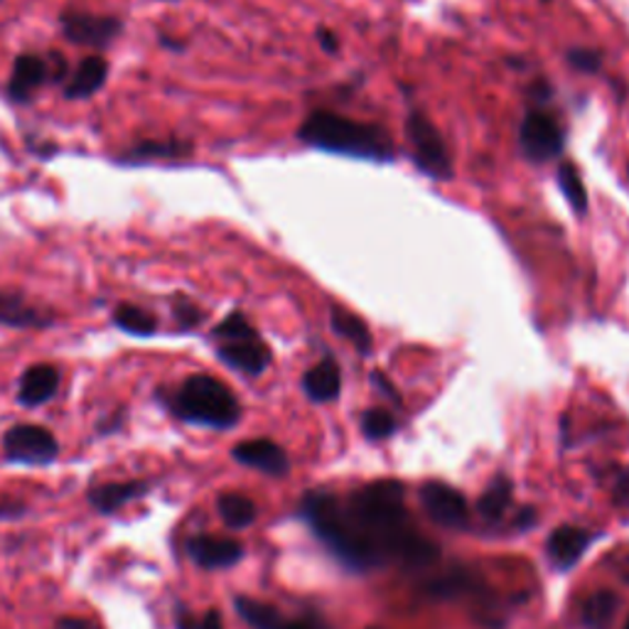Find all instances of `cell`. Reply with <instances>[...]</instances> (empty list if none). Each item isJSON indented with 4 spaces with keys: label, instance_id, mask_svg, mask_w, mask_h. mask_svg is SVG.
<instances>
[{
    "label": "cell",
    "instance_id": "cell-25",
    "mask_svg": "<svg viewBox=\"0 0 629 629\" xmlns=\"http://www.w3.org/2000/svg\"><path fill=\"white\" fill-rule=\"evenodd\" d=\"M558 185H560V192L566 195V200L570 202V207L576 209L578 214H585V209H588V190H585V185L580 180V172L576 170V165H573V163H560Z\"/></svg>",
    "mask_w": 629,
    "mask_h": 629
},
{
    "label": "cell",
    "instance_id": "cell-12",
    "mask_svg": "<svg viewBox=\"0 0 629 629\" xmlns=\"http://www.w3.org/2000/svg\"><path fill=\"white\" fill-rule=\"evenodd\" d=\"M150 492L148 480H128V482H102L92 484L86 492V502L92 504V510L98 514H116L128 506L130 502L143 500Z\"/></svg>",
    "mask_w": 629,
    "mask_h": 629
},
{
    "label": "cell",
    "instance_id": "cell-36",
    "mask_svg": "<svg viewBox=\"0 0 629 629\" xmlns=\"http://www.w3.org/2000/svg\"><path fill=\"white\" fill-rule=\"evenodd\" d=\"M317 40H319V45H323L325 52H337V48H339V40L333 35V32L325 30V28L317 30Z\"/></svg>",
    "mask_w": 629,
    "mask_h": 629
},
{
    "label": "cell",
    "instance_id": "cell-34",
    "mask_svg": "<svg viewBox=\"0 0 629 629\" xmlns=\"http://www.w3.org/2000/svg\"><path fill=\"white\" fill-rule=\"evenodd\" d=\"M279 629H323V625L313 620V617H305V620H285L283 617V622L279 625Z\"/></svg>",
    "mask_w": 629,
    "mask_h": 629
},
{
    "label": "cell",
    "instance_id": "cell-35",
    "mask_svg": "<svg viewBox=\"0 0 629 629\" xmlns=\"http://www.w3.org/2000/svg\"><path fill=\"white\" fill-rule=\"evenodd\" d=\"M195 629H224L222 625V615H219L217 610H209L200 622H197Z\"/></svg>",
    "mask_w": 629,
    "mask_h": 629
},
{
    "label": "cell",
    "instance_id": "cell-32",
    "mask_svg": "<svg viewBox=\"0 0 629 629\" xmlns=\"http://www.w3.org/2000/svg\"><path fill=\"white\" fill-rule=\"evenodd\" d=\"M54 629H102L92 620H84V617H62V620L54 625Z\"/></svg>",
    "mask_w": 629,
    "mask_h": 629
},
{
    "label": "cell",
    "instance_id": "cell-30",
    "mask_svg": "<svg viewBox=\"0 0 629 629\" xmlns=\"http://www.w3.org/2000/svg\"><path fill=\"white\" fill-rule=\"evenodd\" d=\"M172 313H175V319H178V325L182 329H190V327H197L205 319V313L197 307L195 303H187V301H180V303H175L172 305Z\"/></svg>",
    "mask_w": 629,
    "mask_h": 629
},
{
    "label": "cell",
    "instance_id": "cell-3",
    "mask_svg": "<svg viewBox=\"0 0 629 629\" xmlns=\"http://www.w3.org/2000/svg\"><path fill=\"white\" fill-rule=\"evenodd\" d=\"M168 411L190 426L229 430L241 421V403L224 381L209 374H192L178 389L163 394Z\"/></svg>",
    "mask_w": 629,
    "mask_h": 629
},
{
    "label": "cell",
    "instance_id": "cell-9",
    "mask_svg": "<svg viewBox=\"0 0 629 629\" xmlns=\"http://www.w3.org/2000/svg\"><path fill=\"white\" fill-rule=\"evenodd\" d=\"M421 502L426 506L428 516L433 518L438 526L445 528H465L470 522L468 502L458 490L443 482H426L421 488Z\"/></svg>",
    "mask_w": 629,
    "mask_h": 629
},
{
    "label": "cell",
    "instance_id": "cell-17",
    "mask_svg": "<svg viewBox=\"0 0 629 629\" xmlns=\"http://www.w3.org/2000/svg\"><path fill=\"white\" fill-rule=\"evenodd\" d=\"M108 80V62L98 54H92L80 62V67L72 72V76L64 84V96L72 98H92L94 94H98L104 90V84Z\"/></svg>",
    "mask_w": 629,
    "mask_h": 629
},
{
    "label": "cell",
    "instance_id": "cell-24",
    "mask_svg": "<svg viewBox=\"0 0 629 629\" xmlns=\"http://www.w3.org/2000/svg\"><path fill=\"white\" fill-rule=\"evenodd\" d=\"M234 607L241 615V620L251 625L253 629H279V625L283 622V615L275 610V607L253 598H244V595L234 600Z\"/></svg>",
    "mask_w": 629,
    "mask_h": 629
},
{
    "label": "cell",
    "instance_id": "cell-26",
    "mask_svg": "<svg viewBox=\"0 0 629 629\" xmlns=\"http://www.w3.org/2000/svg\"><path fill=\"white\" fill-rule=\"evenodd\" d=\"M192 150L190 143H185L180 138L170 140H143L134 148L136 160H156V158H180L187 156Z\"/></svg>",
    "mask_w": 629,
    "mask_h": 629
},
{
    "label": "cell",
    "instance_id": "cell-4",
    "mask_svg": "<svg viewBox=\"0 0 629 629\" xmlns=\"http://www.w3.org/2000/svg\"><path fill=\"white\" fill-rule=\"evenodd\" d=\"M3 458L15 465H50L60 458V443L52 430L38 423H18L6 430Z\"/></svg>",
    "mask_w": 629,
    "mask_h": 629
},
{
    "label": "cell",
    "instance_id": "cell-6",
    "mask_svg": "<svg viewBox=\"0 0 629 629\" xmlns=\"http://www.w3.org/2000/svg\"><path fill=\"white\" fill-rule=\"evenodd\" d=\"M518 146L532 163H548L560 156L563 146H566V136H563L556 116L534 108V112L524 116L522 128H518Z\"/></svg>",
    "mask_w": 629,
    "mask_h": 629
},
{
    "label": "cell",
    "instance_id": "cell-2",
    "mask_svg": "<svg viewBox=\"0 0 629 629\" xmlns=\"http://www.w3.org/2000/svg\"><path fill=\"white\" fill-rule=\"evenodd\" d=\"M303 143L319 150L337 153V156L367 158V160H394V140L381 126L361 124L333 112H313L297 130Z\"/></svg>",
    "mask_w": 629,
    "mask_h": 629
},
{
    "label": "cell",
    "instance_id": "cell-1",
    "mask_svg": "<svg viewBox=\"0 0 629 629\" xmlns=\"http://www.w3.org/2000/svg\"><path fill=\"white\" fill-rule=\"evenodd\" d=\"M406 488L379 480L352 492L345 502L329 492L305 494L301 514L342 566L357 573L401 563L426 568L438 560V546L418 534L403 502Z\"/></svg>",
    "mask_w": 629,
    "mask_h": 629
},
{
    "label": "cell",
    "instance_id": "cell-21",
    "mask_svg": "<svg viewBox=\"0 0 629 629\" xmlns=\"http://www.w3.org/2000/svg\"><path fill=\"white\" fill-rule=\"evenodd\" d=\"M114 325L118 329H124L126 335L134 337H150L158 333V317L153 315L150 311L134 303H120L114 307Z\"/></svg>",
    "mask_w": 629,
    "mask_h": 629
},
{
    "label": "cell",
    "instance_id": "cell-18",
    "mask_svg": "<svg viewBox=\"0 0 629 629\" xmlns=\"http://www.w3.org/2000/svg\"><path fill=\"white\" fill-rule=\"evenodd\" d=\"M342 389V374L335 359H323L315 364L313 369L305 371L303 377V391L307 394V399L315 403H327L335 401Z\"/></svg>",
    "mask_w": 629,
    "mask_h": 629
},
{
    "label": "cell",
    "instance_id": "cell-38",
    "mask_svg": "<svg viewBox=\"0 0 629 629\" xmlns=\"http://www.w3.org/2000/svg\"><path fill=\"white\" fill-rule=\"evenodd\" d=\"M625 629H629V620H627V625H625Z\"/></svg>",
    "mask_w": 629,
    "mask_h": 629
},
{
    "label": "cell",
    "instance_id": "cell-29",
    "mask_svg": "<svg viewBox=\"0 0 629 629\" xmlns=\"http://www.w3.org/2000/svg\"><path fill=\"white\" fill-rule=\"evenodd\" d=\"M568 62L573 64V70L585 72V74H595V72H600V67H602V54L598 50L576 48V50H570Z\"/></svg>",
    "mask_w": 629,
    "mask_h": 629
},
{
    "label": "cell",
    "instance_id": "cell-8",
    "mask_svg": "<svg viewBox=\"0 0 629 629\" xmlns=\"http://www.w3.org/2000/svg\"><path fill=\"white\" fill-rule=\"evenodd\" d=\"M217 357L222 359L227 367L247 374V377H259V374L269 369L271 349L259 333H251L244 337L219 342Z\"/></svg>",
    "mask_w": 629,
    "mask_h": 629
},
{
    "label": "cell",
    "instance_id": "cell-15",
    "mask_svg": "<svg viewBox=\"0 0 629 629\" xmlns=\"http://www.w3.org/2000/svg\"><path fill=\"white\" fill-rule=\"evenodd\" d=\"M595 536L578 526H558L546 541V554L556 570H570L583 558Z\"/></svg>",
    "mask_w": 629,
    "mask_h": 629
},
{
    "label": "cell",
    "instance_id": "cell-28",
    "mask_svg": "<svg viewBox=\"0 0 629 629\" xmlns=\"http://www.w3.org/2000/svg\"><path fill=\"white\" fill-rule=\"evenodd\" d=\"M251 333H256V329H253V325L249 323L247 315H244V313H231V315H227V317L222 319V323H219V325L214 327L212 337H214L217 342H222V339L244 337V335H251Z\"/></svg>",
    "mask_w": 629,
    "mask_h": 629
},
{
    "label": "cell",
    "instance_id": "cell-19",
    "mask_svg": "<svg viewBox=\"0 0 629 629\" xmlns=\"http://www.w3.org/2000/svg\"><path fill=\"white\" fill-rule=\"evenodd\" d=\"M217 512L222 516V522L241 532V528H249L256 522V504H253L247 494L239 492H224L217 496Z\"/></svg>",
    "mask_w": 629,
    "mask_h": 629
},
{
    "label": "cell",
    "instance_id": "cell-5",
    "mask_svg": "<svg viewBox=\"0 0 629 629\" xmlns=\"http://www.w3.org/2000/svg\"><path fill=\"white\" fill-rule=\"evenodd\" d=\"M408 140L413 146V160L418 170L430 175L436 180H448L452 175V160L443 136L438 134V128L430 124L423 114H411L406 120Z\"/></svg>",
    "mask_w": 629,
    "mask_h": 629
},
{
    "label": "cell",
    "instance_id": "cell-10",
    "mask_svg": "<svg viewBox=\"0 0 629 629\" xmlns=\"http://www.w3.org/2000/svg\"><path fill=\"white\" fill-rule=\"evenodd\" d=\"M187 556L205 570H224L244 558V546L237 538L197 534L187 538Z\"/></svg>",
    "mask_w": 629,
    "mask_h": 629
},
{
    "label": "cell",
    "instance_id": "cell-7",
    "mask_svg": "<svg viewBox=\"0 0 629 629\" xmlns=\"http://www.w3.org/2000/svg\"><path fill=\"white\" fill-rule=\"evenodd\" d=\"M62 32L64 38L74 45L104 50L120 35V20L114 15H96L86 13V10H64L62 18Z\"/></svg>",
    "mask_w": 629,
    "mask_h": 629
},
{
    "label": "cell",
    "instance_id": "cell-33",
    "mask_svg": "<svg viewBox=\"0 0 629 629\" xmlns=\"http://www.w3.org/2000/svg\"><path fill=\"white\" fill-rule=\"evenodd\" d=\"M615 500H617V504L625 506V510H629V470H625V474L620 478V482H617Z\"/></svg>",
    "mask_w": 629,
    "mask_h": 629
},
{
    "label": "cell",
    "instance_id": "cell-37",
    "mask_svg": "<svg viewBox=\"0 0 629 629\" xmlns=\"http://www.w3.org/2000/svg\"><path fill=\"white\" fill-rule=\"evenodd\" d=\"M371 381H374V384H377V386H379V389H381V391H386V394H389V396H391V399H394V401H399V394H396V391L391 389V384H389V379H386V377H381V371H374V374H371Z\"/></svg>",
    "mask_w": 629,
    "mask_h": 629
},
{
    "label": "cell",
    "instance_id": "cell-14",
    "mask_svg": "<svg viewBox=\"0 0 629 629\" xmlns=\"http://www.w3.org/2000/svg\"><path fill=\"white\" fill-rule=\"evenodd\" d=\"M60 391V371L52 364H32L23 371L18 384V403L38 408L52 401Z\"/></svg>",
    "mask_w": 629,
    "mask_h": 629
},
{
    "label": "cell",
    "instance_id": "cell-13",
    "mask_svg": "<svg viewBox=\"0 0 629 629\" xmlns=\"http://www.w3.org/2000/svg\"><path fill=\"white\" fill-rule=\"evenodd\" d=\"M52 82L50 60L38 57V54H20L13 62V72H10L8 94L15 102H30L42 84Z\"/></svg>",
    "mask_w": 629,
    "mask_h": 629
},
{
    "label": "cell",
    "instance_id": "cell-11",
    "mask_svg": "<svg viewBox=\"0 0 629 629\" xmlns=\"http://www.w3.org/2000/svg\"><path fill=\"white\" fill-rule=\"evenodd\" d=\"M231 458L241 462V465L253 468L263 474H271V478H283V474L291 472V460L285 455V450L269 438L244 440V443L234 445Z\"/></svg>",
    "mask_w": 629,
    "mask_h": 629
},
{
    "label": "cell",
    "instance_id": "cell-39",
    "mask_svg": "<svg viewBox=\"0 0 629 629\" xmlns=\"http://www.w3.org/2000/svg\"><path fill=\"white\" fill-rule=\"evenodd\" d=\"M546 3H548V0H546Z\"/></svg>",
    "mask_w": 629,
    "mask_h": 629
},
{
    "label": "cell",
    "instance_id": "cell-20",
    "mask_svg": "<svg viewBox=\"0 0 629 629\" xmlns=\"http://www.w3.org/2000/svg\"><path fill=\"white\" fill-rule=\"evenodd\" d=\"M617 607H620V595L612 590H598L593 593L588 600L583 602L580 620L585 629H607L612 625Z\"/></svg>",
    "mask_w": 629,
    "mask_h": 629
},
{
    "label": "cell",
    "instance_id": "cell-27",
    "mask_svg": "<svg viewBox=\"0 0 629 629\" xmlns=\"http://www.w3.org/2000/svg\"><path fill=\"white\" fill-rule=\"evenodd\" d=\"M361 430L369 440H384L394 436L396 418L386 411V408H371V411H367L361 418Z\"/></svg>",
    "mask_w": 629,
    "mask_h": 629
},
{
    "label": "cell",
    "instance_id": "cell-31",
    "mask_svg": "<svg viewBox=\"0 0 629 629\" xmlns=\"http://www.w3.org/2000/svg\"><path fill=\"white\" fill-rule=\"evenodd\" d=\"M25 512H28V506L23 502H15V500L0 502V522H13V518H20Z\"/></svg>",
    "mask_w": 629,
    "mask_h": 629
},
{
    "label": "cell",
    "instance_id": "cell-23",
    "mask_svg": "<svg viewBox=\"0 0 629 629\" xmlns=\"http://www.w3.org/2000/svg\"><path fill=\"white\" fill-rule=\"evenodd\" d=\"M329 315H333L335 333L345 339H349L352 345L361 352V355H369L374 339H371L367 323H364V319L357 317L355 313H349V311H345V307H337V305L333 307V313Z\"/></svg>",
    "mask_w": 629,
    "mask_h": 629
},
{
    "label": "cell",
    "instance_id": "cell-16",
    "mask_svg": "<svg viewBox=\"0 0 629 629\" xmlns=\"http://www.w3.org/2000/svg\"><path fill=\"white\" fill-rule=\"evenodd\" d=\"M52 323V313H45L42 307L28 303L23 295L0 291V325L15 329H40L50 327Z\"/></svg>",
    "mask_w": 629,
    "mask_h": 629
},
{
    "label": "cell",
    "instance_id": "cell-22",
    "mask_svg": "<svg viewBox=\"0 0 629 629\" xmlns=\"http://www.w3.org/2000/svg\"><path fill=\"white\" fill-rule=\"evenodd\" d=\"M510 504H512V482L510 478H504V474H496V478L490 482V488L480 496L478 512L482 518H488V522H500L506 510H510Z\"/></svg>",
    "mask_w": 629,
    "mask_h": 629
}]
</instances>
